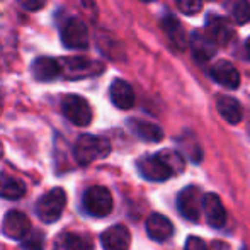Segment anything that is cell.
Listing matches in <instances>:
<instances>
[{"label": "cell", "mask_w": 250, "mask_h": 250, "mask_svg": "<svg viewBox=\"0 0 250 250\" xmlns=\"http://www.w3.org/2000/svg\"><path fill=\"white\" fill-rule=\"evenodd\" d=\"M111 153V143L102 136L82 135L75 143L73 155L80 165H89L96 160L105 158Z\"/></svg>", "instance_id": "obj_1"}, {"label": "cell", "mask_w": 250, "mask_h": 250, "mask_svg": "<svg viewBox=\"0 0 250 250\" xmlns=\"http://www.w3.org/2000/svg\"><path fill=\"white\" fill-rule=\"evenodd\" d=\"M66 206V192L62 188H55L43 194L36 203V213L44 223H53L62 216Z\"/></svg>", "instance_id": "obj_2"}, {"label": "cell", "mask_w": 250, "mask_h": 250, "mask_svg": "<svg viewBox=\"0 0 250 250\" xmlns=\"http://www.w3.org/2000/svg\"><path fill=\"white\" fill-rule=\"evenodd\" d=\"M83 209L85 213H89L90 216L96 218H104L112 211V196L109 192V189H105L104 186H92L83 192Z\"/></svg>", "instance_id": "obj_3"}, {"label": "cell", "mask_w": 250, "mask_h": 250, "mask_svg": "<svg viewBox=\"0 0 250 250\" xmlns=\"http://www.w3.org/2000/svg\"><path fill=\"white\" fill-rule=\"evenodd\" d=\"M60 38L63 46L68 50H85L89 46V29L77 17H70L62 24Z\"/></svg>", "instance_id": "obj_4"}, {"label": "cell", "mask_w": 250, "mask_h": 250, "mask_svg": "<svg viewBox=\"0 0 250 250\" xmlns=\"http://www.w3.org/2000/svg\"><path fill=\"white\" fill-rule=\"evenodd\" d=\"M60 73L65 79H87L96 73L102 72V65L94 60L83 58V56H73V58H63L60 60Z\"/></svg>", "instance_id": "obj_5"}, {"label": "cell", "mask_w": 250, "mask_h": 250, "mask_svg": "<svg viewBox=\"0 0 250 250\" xmlns=\"http://www.w3.org/2000/svg\"><path fill=\"white\" fill-rule=\"evenodd\" d=\"M62 112L75 126H89L92 121V107L83 97L77 94L65 96L62 101Z\"/></svg>", "instance_id": "obj_6"}, {"label": "cell", "mask_w": 250, "mask_h": 250, "mask_svg": "<svg viewBox=\"0 0 250 250\" xmlns=\"http://www.w3.org/2000/svg\"><path fill=\"white\" fill-rule=\"evenodd\" d=\"M177 209L186 220L198 223L201 211H203V194H201L198 186H189L179 192Z\"/></svg>", "instance_id": "obj_7"}, {"label": "cell", "mask_w": 250, "mask_h": 250, "mask_svg": "<svg viewBox=\"0 0 250 250\" xmlns=\"http://www.w3.org/2000/svg\"><path fill=\"white\" fill-rule=\"evenodd\" d=\"M138 170L146 181L151 182H164L167 181L168 177H172V170L165 165V162L158 157L157 153L155 155H146V157H142L138 160Z\"/></svg>", "instance_id": "obj_8"}, {"label": "cell", "mask_w": 250, "mask_h": 250, "mask_svg": "<svg viewBox=\"0 0 250 250\" xmlns=\"http://www.w3.org/2000/svg\"><path fill=\"white\" fill-rule=\"evenodd\" d=\"M2 231L5 237L12 238V240H22L31 231V221L22 211L12 209L3 218Z\"/></svg>", "instance_id": "obj_9"}, {"label": "cell", "mask_w": 250, "mask_h": 250, "mask_svg": "<svg viewBox=\"0 0 250 250\" xmlns=\"http://www.w3.org/2000/svg\"><path fill=\"white\" fill-rule=\"evenodd\" d=\"M206 36L213 41L218 46H227L231 40H233V29L227 22V19L220 16L209 14V17L206 19Z\"/></svg>", "instance_id": "obj_10"}, {"label": "cell", "mask_w": 250, "mask_h": 250, "mask_svg": "<svg viewBox=\"0 0 250 250\" xmlns=\"http://www.w3.org/2000/svg\"><path fill=\"white\" fill-rule=\"evenodd\" d=\"M101 244L104 250H129L131 235L125 225H112L101 235Z\"/></svg>", "instance_id": "obj_11"}, {"label": "cell", "mask_w": 250, "mask_h": 250, "mask_svg": "<svg viewBox=\"0 0 250 250\" xmlns=\"http://www.w3.org/2000/svg\"><path fill=\"white\" fill-rule=\"evenodd\" d=\"M203 213L209 227L221 228L227 223V211H225L223 203L218 198V194L208 192L203 196Z\"/></svg>", "instance_id": "obj_12"}, {"label": "cell", "mask_w": 250, "mask_h": 250, "mask_svg": "<svg viewBox=\"0 0 250 250\" xmlns=\"http://www.w3.org/2000/svg\"><path fill=\"white\" fill-rule=\"evenodd\" d=\"M146 233H148V237L151 240L165 242L174 233V225H172V221L168 220L167 216L153 213V214H150L148 220H146Z\"/></svg>", "instance_id": "obj_13"}, {"label": "cell", "mask_w": 250, "mask_h": 250, "mask_svg": "<svg viewBox=\"0 0 250 250\" xmlns=\"http://www.w3.org/2000/svg\"><path fill=\"white\" fill-rule=\"evenodd\" d=\"M109 97L118 109H131L135 105V92H133L131 85L121 79L114 80L111 83Z\"/></svg>", "instance_id": "obj_14"}, {"label": "cell", "mask_w": 250, "mask_h": 250, "mask_svg": "<svg viewBox=\"0 0 250 250\" xmlns=\"http://www.w3.org/2000/svg\"><path fill=\"white\" fill-rule=\"evenodd\" d=\"M31 73L38 82H50L60 75V63L50 56H40L31 63Z\"/></svg>", "instance_id": "obj_15"}, {"label": "cell", "mask_w": 250, "mask_h": 250, "mask_svg": "<svg viewBox=\"0 0 250 250\" xmlns=\"http://www.w3.org/2000/svg\"><path fill=\"white\" fill-rule=\"evenodd\" d=\"M213 79L216 80L220 85L227 87V89H237L240 85V75L238 70L235 68V65H231L230 62H218L213 66Z\"/></svg>", "instance_id": "obj_16"}, {"label": "cell", "mask_w": 250, "mask_h": 250, "mask_svg": "<svg viewBox=\"0 0 250 250\" xmlns=\"http://www.w3.org/2000/svg\"><path fill=\"white\" fill-rule=\"evenodd\" d=\"M162 27H164L170 43L179 51H184L186 46H188V41H186V31L182 27V24L179 22V19H175L174 16H165L164 21H162Z\"/></svg>", "instance_id": "obj_17"}, {"label": "cell", "mask_w": 250, "mask_h": 250, "mask_svg": "<svg viewBox=\"0 0 250 250\" xmlns=\"http://www.w3.org/2000/svg\"><path fill=\"white\" fill-rule=\"evenodd\" d=\"M191 50H192V55L196 56V60H199V62H208V60L213 58L214 53H216V44L208 36H204V34L192 33Z\"/></svg>", "instance_id": "obj_18"}, {"label": "cell", "mask_w": 250, "mask_h": 250, "mask_svg": "<svg viewBox=\"0 0 250 250\" xmlns=\"http://www.w3.org/2000/svg\"><path fill=\"white\" fill-rule=\"evenodd\" d=\"M218 112L221 114V118L230 125H238L242 121V105L240 102L233 97L228 96H220L218 97Z\"/></svg>", "instance_id": "obj_19"}, {"label": "cell", "mask_w": 250, "mask_h": 250, "mask_svg": "<svg viewBox=\"0 0 250 250\" xmlns=\"http://www.w3.org/2000/svg\"><path fill=\"white\" fill-rule=\"evenodd\" d=\"M129 128L138 138L145 140V142H160L164 138V131L160 126L153 125L148 121H142V119H131L129 121Z\"/></svg>", "instance_id": "obj_20"}, {"label": "cell", "mask_w": 250, "mask_h": 250, "mask_svg": "<svg viewBox=\"0 0 250 250\" xmlns=\"http://www.w3.org/2000/svg\"><path fill=\"white\" fill-rule=\"evenodd\" d=\"M24 194H26V186L22 181L0 172V196L3 199H21Z\"/></svg>", "instance_id": "obj_21"}, {"label": "cell", "mask_w": 250, "mask_h": 250, "mask_svg": "<svg viewBox=\"0 0 250 250\" xmlns=\"http://www.w3.org/2000/svg\"><path fill=\"white\" fill-rule=\"evenodd\" d=\"M223 7L237 24H247L250 21V3L247 0H223Z\"/></svg>", "instance_id": "obj_22"}, {"label": "cell", "mask_w": 250, "mask_h": 250, "mask_svg": "<svg viewBox=\"0 0 250 250\" xmlns=\"http://www.w3.org/2000/svg\"><path fill=\"white\" fill-rule=\"evenodd\" d=\"M53 250H89V244L77 233H60L55 240Z\"/></svg>", "instance_id": "obj_23"}, {"label": "cell", "mask_w": 250, "mask_h": 250, "mask_svg": "<svg viewBox=\"0 0 250 250\" xmlns=\"http://www.w3.org/2000/svg\"><path fill=\"white\" fill-rule=\"evenodd\" d=\"M157 155L165 162V165L170 168L172 174H181V172L184 170L186 162L181 153H177V151H174V150H162V151H158Z\"/></svg>", "instance_id": "obj_24"}, {"label": "cell", "mask_w": 250, "mask_h": 250, "mask_svg": "<svg viewBox=\"0 0 250 250\" xmlns=\"http://www.w3.org/2000/svg\"><path fill=\"white\" fill-rule=\"evenodd\" d=\"M22 250H44V237L41 231H29L21 242Z\"/></svg>", "instance_id": "obj_25"}, {"label": "cell", "mask_w": 250, "mask_h": 250, "mask_svg": "<svg viewBox=\"0 0 250 250\" xmlns=\"http://www.w3.org/2000/svg\"><path fill=\"white\" fill-rule=\"evenodd\" d=\"M175 5L186 16H194L203 9V0H175Z\"/></svg>", "instance_id": "obj_26"}, {"label": "cell", "mask_w": 250, "mask_h": 250, "mask_svg": "<svg viewBox=\"0 0 250 250\" xmlns=\"http://www.w3.org/2000/svg\"><path fill=\"white\" fill-rule=\"evenodd\" d=\"M17 2L22 9L29 10V12H38L46 5V0H17Z\"/></svg>", "instance_id": "obj_27"}, {"label": "cell", "mask_w": 250, "mask_h": 250, "mask_svg": "<svg viewBox=\"0 0 250 250\" xmlns=\"http://www.w3.org/2000/svg\"><path fill=\"white\" fill-rule=\"evenodd\" d=\"M184 250H208V247L199 237H189L188 242H186Z\"/></svg>", "instance_id": "obj_28"}, {"label": "cell", "mask_w": 250, "mask_h": 250, "mask_svg": "<svg viewBox=\"0 0 250 250\" xmlns=\"http://www.w3.org/2000/svg\"><path fill=\"white\" fill-rule=\"evenodd\" d=\"M208 250H231L230 245L223 240H213V244L208 247Z\"/></svg>", "instance_id": "obj_29"}, {"label": "cell", "mask_w": 250, "mask_h": 250, "mask_svg": "<svg viewBox=\"0 0 250 250\" xmlns=\"http://www.w3.org/2000/svg\"><path fill=\"white\" fill-rule=\"evenodd\" d=\"M247 53H249V56H250V38H249V41H247Z\"/></svg>", "instance_id": "obj_30"}, {"label": "cell", "mask_w": 250, "mask_h": 250, "mask_svg": "<svg viewBox=\"0 0 250 250\" xmlns=\"http://www.w3.org/2000/svg\"><path fill=\"white\" fill-rule=\"evenodd\" d=\"M142 2H153V0H142Z\"/></svg>", "instance_id": "obj_31"}]
</instances>
